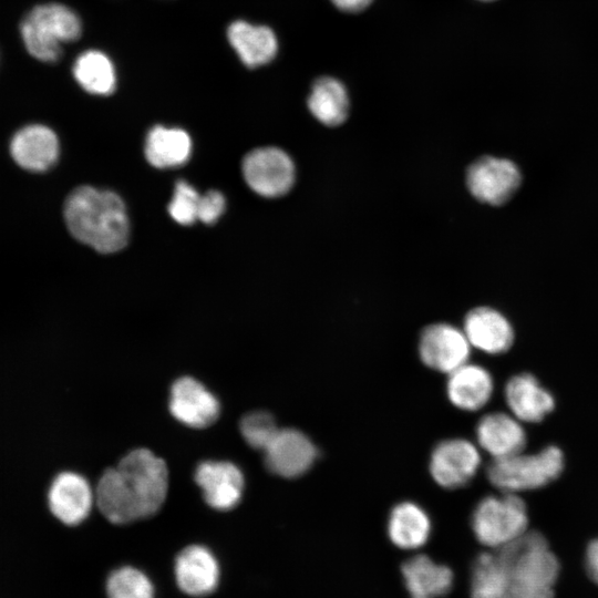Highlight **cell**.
Returning a JSON list of instances; mask_svg holds the SVG:
<instances>
[{
    "label": "cell",
    "instance_id": "26",
    "mask_svg": "<svg viewBox=\"0 0 598 598\" xmlns=\"http://www.w3.org/2000/svg\"><path fill=\"white\" fill-rule=\"evenodd\" d=\"M76 82L89 93L109 95L115 89L116 76L112 61L96 50L80 54L73 65Z\"/></svg>",
    "mask_w": 598,
    "mask_h": 598
},
{
    "label": "cell",
    "instance_id": "3",
    "mask_svg": "<svg viewBox=\"0 0 598 598\" xmlns=\"http://www.w3.org/2000/svg\"><path fill=\"white\" fill-rule=\"evenodd\" d=\"M64 219L69 231L79 241L102 254L125 247L130 223L121 197L111 192L80 186L64 204Z\"/></svg>",
    "mask_w": 598,
    "mask_h": 598
},
{
    "label": "cell",
    "instance_id": "15",
    "mask_svg": "<svg viewBox=\"0 0 598 598\" xmlns=\"http://www.w3.org/2000/svg\"><path fill=\"white\" fill-rule=\"evenodd\" d=\"M169 411L183 424L202 429L217 420L219 403L200 382L190 377H183L172 386Z\"/></svg>",
    "mask_w": 598,
    "mask_h": 598
},
{
    "label": "cell",
    "instance_id": "24",
    "mask_svg": "<svg viewBox=\"0 0 598 598\" xmlns=\"http://www.w3.org/2000/svg\"><path fill=\"white\" fill-rule=\"evenodd\" d=\"M192 153V140L181 128L153 127L145 143L146 159L154 167H176L186 163Z\"/></svg>",
    "mask_w": 598,
    "mask_h": 598
},
{
    "label": "cell",
    "instance_id": "6",
    "mask_svg": "<svg viewBox=\"0 0 598 598\" xmlns=\"http://www.w3.org/2000/svg\"><path fill=\"white\" fill-rule=\"evenodd\" d=\"M471 527L480 544L501 548L528 530L527 506L519 495L497 491L477 502L471 514Z\"/></svg>",
    "mask_w": 598,
    "mask_h": 598
},
{
    "label": "cell",
    "instance_id": "10",
    "mask_svg": "<svg viewBox=\"0 0 598 598\" xmlns=\"http://www.w3.org/2000/svg\"><path fill=\"white\" fill-rule=\"evenodd\" d=\"M520 184V174L514 163L505 158L483 156L466 172V185L481 203L503 205L511 199Z\"/></svg>",
    "mask_w": 598,
    "mask_h": 598
},
{
    "label": "cell",
    "instance_id": "28",
    "mask_svg": "<svg viewBox=\"0 0 598 598\" xmlns=\"http://www.w3.org/2000/svg\"><path fill=\"white\" fill-rule=\"evenodd\" d=\"M239 429L248 445L259 451L268 446L279 430L274 416L266 411H254L244 415Z\"/></svg>",
    "mask_w": 598,
    "mask_h": 598
},
{
    "label": "cell",
    "instance_id": "14",
    "mask_svg": "<svg viewBox=\"0 0 598 598\" xmlns=\"http://www.w3.org/2000/svg\"><path fill=\"white\" fill-rule=\"evenodd\" d=\"M95 495L78 473L62 472L52 481L48 504L52 515L68 526L82 523L90 514Z\"/></svg>",
    "mask_w": 598,
    "mask_h": 598
},
{
    "label": "cell",
    "instance_id": "12",
    "mask_svg": "<svg viewBox=\"0 0 598 598\" xmlns=\"http://www.w3.org/2000/svg\"><path fill=\"white\" fill-rule=\"evenodd\" d=\"M524 425L509 412H488L476 423L475 443L492 460L511 456L526 447L527 433Z\"/></svg>",
    "mask_w": 598,
    "mask_h": 598
},
{
    "label": "cell",
    "instance_id": "21",
    "mask_svg": "<svg viewBox=\"0 0 598 598\" xmlns=\"http://www.w3.org/2000/svg\"><path fill=\"white\" fill-rule=\"evenodd\" d=\"M401 573L410 598L444 597L454 582V574L450 567L435 563L424 554L406 559L401 566Z\"/></svg>",
    "mask_w": 598,
    "mask_h": 598
},
{
    "label": "cell",
    "instance_id": "17",
    "mask_svg": "<svg viewBox=\"0 0 598 598\" xmlns=\"http://www.w3.org/2000/svg\"><path fill=\"white\" fill-rule=\"evenodd\" d=\"M195 481L203 491L205 502L215 509H231L241 498L244 476L230 462H202L196 468Z\"/></svg>",
    "mask_w": 598,
    "mask_h": 598
},
{
    "label": "cell",
    "instance_id": "2",
    "mask_svg": "<svg viewBox=\"0 0 598 598\" xmlns=\"http://www.w3.org/2000/svg\"><path fill=\"white\" fill-rule=\"evenodd\" d=\"M167 488L165 462L146 448H137L103 473L95 502L111 523L126 524L154 515L163 505Z\"/></svg>",
    "mask_w": 598,
    "mask_h": 598
},
{
    "label": "cell",
    "instance_id": "11",
    "mask_svg": "<svg viewBox=\"0 0 598 598\" xmlns=\"http://www.w3.org/2000/svg\"><path fill=\"white\" fill-rule=\"evenodd\" d=\"M262 452L266 467L285 478H297L306 474L319 454L312 440L293 427L279 429Z\"/></svg>",
    "mask_w": 598,
    "mask_h": 598
},
{
    "label": "cell",
    "instance_id": "1",
    "mask_svg": "<svg viewBox=\"0 0 598 598\" xmlns=\"http://www.w3.org/2000/svg\"><path fill=\"white\" fill-rule=\"evenodd\" d=\"M559 561L538 532L481 553L471 571V598H554Z\"/></svg>",
    "mask_w": 598,
    "mask_h": 598
},
{
    "label": "cell",
    "instance_id": "29",
    "mask_svg": "<svg viewBox=\"0 0 598 598\" xmlns=\"http://www.w3.org/2000/svg\"><path fill=\"white\" fill-rule=\"evenodd\" d=\"M200 195L187 182L178 181L175 185L172 202L168 205L171 217L181 225H192L198 218Z\"/></svg>",
    "mask_w": 598,
    "mask_h": 598
},
{
    "label": "cell",
    "instance_id": "25",
    "mask_svg": "<svg viewBox=\"0 0 598 598\" xmlns=\"http://www.w3.org/2000/svg\"><path fill=\"white\" fill-rule=\"evenodd\" d=\"M349 97L341 82L332 78L318 79L308 97L311 114L327 126L342 124L349 114Z\"/></svg>",
    "mask_w": 598,
    "mask_h": 598
},
{
    "label": "cell",
    "instance_id": "20",
    "mask_svg": "<svg viewBox=\"0 0 598 598\" xmlns=\"http://www.w3.org/2000/svg\"><path fill=\"white\" fill-rule=\"evenodd\" d=\"M175 578L187 595L200 597L215 590L219 566L213 553L200 545L184 548L175 560Z\"/></svg>",
    "mask_w": 598,
    "mask_h": 598
},
{
    "label": "cell",
    "instance_id": "30",
    "mask_svg": "<svg viewBox=\"0 0 598 598\" xmlns=\"http://www.w3.org/2000/svg\"><path fill=\"white\" fill-rule=\"evenodd\" d=\"M226 200L218 190H209L200 195L197 218L204 224H213L225 210Z\"/></svg>",
    "mask_w": 598,
    "mask_h": 598
},
{
    "label": "cell",
    "instance_id": "23",
    "mask_svg": "<svg viewBox=\"0 0 598 598\" xmlns=\"http://www.w3.org/2000/svg\"><path fill=\"white\" fill-rule=\"evenodd\" d=\"M227 37L241 62L248 68L270 62L278 50L274 31L265 25L237 20L228 27Z\"/></svg>",
    "mask_w": 598,
    "mask_h": 598
},
{
    "label": "cell",
    "instance_id": "7",
    "mask_svg": "<svg viewBox=\"0 0 598 598\" xmlns=\"http://www.w3.org/2000/svg\"><path fill=\"white\" fill-rule=\"evenodd\" d=\"M482 466V451L464 437H448L437 442L431 451L429 472L442 488L457 489L467 486Z\"/></svg>",
    "mask_w": 598,
    "mask_h": 598
},
{
    "label": "cell",
    "instance_id": "31",
    "mask_svg": "<svg viewBox=\"0 0 598 598\" xmlns=\"http://www.w3.org/2000/svg\"><path fill=\"white\" fill-rule=\"evenodd\" d=\"M585 567L588 577L598 585V538L592 539L587 546Z\"/></svg>",
    "mask_w": 598,
    "mask_h": 598
},
{
    "label": "cell",
    "instance_id": "32",
    "mask_svg": "<svg viewBox=\"0 0 598 598\" xmlns=\"http://www.w3.org/2000/svg\"><path fill=\"white\" fill-rule=\"evenodd\" d=\"M373 0H331L340 10L358 12L365 9Z\"/></svg>",
    "mask_w": 598,
    "mask_h": 598
},
{
    "label": "cell",
    "instance_id": "27",
    "mask_svg": "<svg viewBox=\"0 0 598 598\" xmlns=\"http://www.w3.org/2000/svg\"><path fill=\"white\" fill-rule=\"evenodd\" d=\"M106 594L109 598H154V587L144 573L125 566L109 576Z\"/></svg>",
    "mask_w": 598,
    "mask_h": 598
},
{
    "label": "cell",
    "instance_id": "22",
    "mask_svg": "<svg viewBox=\"0 0 598 598\" xmlns=\"http://www.w3.org/2000/svg\"><path fill=\"white\" fill-rule=\"evenodd\" d=\"M386 533L395 547L415 550L423 547L430 539L432 522L429 513L420 504L402 501L396 503L389 513Z\"/></svg>",
    "mask_w": 598,
    "mask_h": 598
},
{
    "label": "cell",
    "instance_id": "19",
    "mask_svg": "<svg viewBox=\"0 0 598 598\" xmlns=\"http://www.w3.org/2000/svg\"><path fill=\"white\" fill-rule=\"evenodd\" d=\"M59 140L45 125L30 124L20 128L10 142V153L14 162L30 172L51 168L59 157Z\"/></svg>",
    "mask_w": 598,
    "mask_h": 598
},
{
    "label": "cell",
    "instance_id": "13",
    "mask_svg": "<svg viewBox=\"0 0 598 598\" xmlns=\"http://www.w3.org/2000/svg\"><path fill=\"white\" fill-rule=\"evenodd\" d=\"M504 400L508 412L524 424L544 421L556 405L553 393L527 372L514 374L506 381Z\"/></svg>",
    "mask_w": 598,
    "mask_h": 598
},
{
    "label": "cell",
    "instance_id": "16",
    "mask_svg": "<svg viewBox=\"0 0 598 598\" xmlns=\"http://www.w3.org/2000/svg\"><path fill=\"white\" fill-rule=\"evenodd\" d=\"M495 382L483 365L466 362L447 374L445 392L450 403L465 412H476L492 400Z\"/></svg>",
    "mask_w": 598,
    "mask_h": 598
},
{
    "label": "cell",
    "instance_id": "8",
    "mask_svg": "<svg viewBox=\"0 0 598 598\" xmlns=\"http://www.w3.org/2000/svg\"><path fill=\"white\" fill-rule=\"evenodd\" d=\"M243 174L248 186L264 197L287 194L296 178L290 156L278 147H259L249 152L243 161Z\"/></svg>",
    "mask_w": 598,
    "mask_h": 598
},
{
    "label": "cell",
    "instance_id": "4",
    "mask_svg": "<svg viewBox=\"0 0 598 598\" xmlns=\"http://www.w3.org/2000/svg\"><path fill=\"white\" fill-rule=\"evenodd\" d=\"M564 467L563 451L556 445H547L535 452L524 450L491 460L485 473L496 491L519 495L549 485L561 475Z\"/></svg>",
    "mask_w": 598,
    "mask_h": 598
},
{
    "label": "cell",
    "instance_id": "5",
    "mask_svg": "<svg viewBox=\"0 0 598 598\" xmlns=\"http://www.w3.org/2000/svg\"><path fill=\"white\" fill-rule=\"evenodd\" d=\"M21 37L28 52L37 60L54 62L62 44L81 35L79 16L64 4L43 3L31 9L21 22Z\"/></svg>",
    "mask_w": 598,
    "mask_h": 598
},
{
    "label": "cell",
    "instance_id": "9",
    "mask_svg": "<svg viewBox=\"0 0 598 598\" xmlns=\"http://www.w3.org/2000/svg\"><path fill=\"white\" fill-rule=\"evenodd\" d=\"M471 350L463 329L446 322L426 326L419 337L417 354L421 362L446 375L470 361Z\"/></svg>",
    "mask_w": 598,
    "mask_h": 598
},
{
    "label": "cell",
    "instance_id": "18",
    "mask_svg": "<svg viewBox=\"0 0 598 598\" xmlns=\"http://www.w3.org/2000/svg\"><path fill=\"white\" fill-rule=\"evenodd\" d=\"M463 331L472 348L489 355L506 353L515 338L507 318L489 307L472 309L464 319Z\"/></svg>",
    "mask_w": 598,
    "mask_h": 598
}]
</instances>
